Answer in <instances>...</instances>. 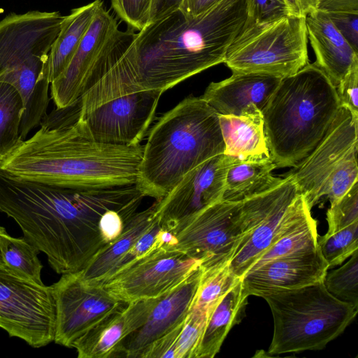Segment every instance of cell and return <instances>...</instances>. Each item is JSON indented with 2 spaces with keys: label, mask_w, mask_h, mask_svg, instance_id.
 Segmentation results:
<instances>
[{
  "label": "cell",
  "mask_w": 358,
  "mask_h": 358,
  "mask_svg": "<svg viewBox=\"0 0 358 358\" xmlns=\"http://www.w3.org/2000/svg\"><path fill=\"white\" fill-rule=\"evenodd\" d=\"M0 249L4 264L21 276L43 285L41 273L43 266L39 252L23 237L14 238L5 232L0 236Z\"/></svg>",
  "instance_id": "cell-30"
},
{
  "label": "cell",
  "mask_w": 358,
  "mask_h": 358,
  "mask_svg": "<svg viewBox=\"0 0 358 358\" xmlns=\"http://www.w3.org/2000/svg\"><path fill=\"white\" fill-rule=\"evenodd\" d=\"M317 237V221L308 210L280 235L250 268L278 257L316 250Z\"/></svg>",
  "instance_id": "cell-29"
},
{
  "label": "cell",
  "mask_w": 358,
  "mask_h": 358,
  "mask_svg": "<svg viewBox=\"0 0 358 358\" xmlns=\"http://www.w3.org/2000/svg\"><path fill=\"white\" fill-rule=\"evenodd\" d=\"M326 14L354 50L358 52V14L347 13Z\"/></svg>",
  "instance_id": "cell-39"
},
{
  "label": "cell",
  "mask_w": 358,
  "mask_h": 358,
  "mask_svg": "<svg viewBox=\"0 0 358 358\" xmlns=\"http://www.w3.org/2000/svg\"><path fill=\"white\" fill-rule=\"evenodd\" d=\"M183 0H157L152 22L179 8Z\"/></svg>",
  "instance_id": "cell-43"
},
{
  "label": "cell",
  "mask_w": 358,
  "mask_h": 358,
  "mask_svg": "<svg viewBox=\"0 0 358 358\" xmlns=\"http://www.w3.org/2000/svg\"><path fill=\"white\" fill-rule=\"evenodd\" d=\"M201 262L157 246L119 270L102 285L124 302L158 298L183 282Z\"/></svg>",
  "instance_id": "cell-13"
},
{
  "label": "cell",
  "mask_w": 358,
  "mask_h": 358,
  "mask_svg": "<svg viewBox=\"0 0 358 358\" xmlns=\"http://www.w3.org/2000/svg\"><path fill=\"white\" fill-rule=\"evenodd\" d=\"M292 15L306 17L317 10L318 0H285Z\"/></svg>",
  "instance_id": "cell-42"
},
{
  "label": "cell",
  "mask_w": 358,
  "mask_h": 358,
  "mask_svg": "<svg viewBox=\"0 0 358 358\" xmlns=\"http://www.w3.org/2000/svg\"><path fill=\"white\" fill-rule=\"evenodd\" d=\"M310 210L288 176L242 201V238L229 262L232 273L241 278L280 235Z\"/></svg>",
  "instance_id": "cell-10"
},
{
  "label": "cell",
  "mask_w": 358,
  "mask_h": 358,
  "mask_svg": "<svg viewBox=\"0 0 358 358\" xmlns=\"http://www.w3.org/2000/svg\"><path fill=\"white\" fill-rule=\"evenodd\" d=\"M56 308L52 287L34 282L0 266V327L31 347L54 341Z\"/></svg>",
  "instance_id": "cell-11"
},
{
  "label": "cell",
  "mask_w": 358,
  "mask_h": 358,
  "mask_svg": "<svg viewBox=\"0 0 358 358\" xmlns=\"http://www.w3.org/2000/svg\"><path fill=\"white\" fill-rule=\"evenodd\" d=\"M357 131L358 115L341 106L324 137L285 174L310 209L324 196L334 203L358 181Z\"/></svg>",
  "instance_id": "cell-8"
},
{
  "label": "cell",
  "mask_w": 358,
  "mask_h": 358,
  "mask_svg": "<svg viewBox=\"0 0 358 358\" xmlns=\"http://www.w3.org/2000/svg\"><path fill=\"white\" fill-rule=\"evenodd\" d=\"M158 298L122 301L73 343L78 357H113L122 341L145 322Z\"/></svg>",
  "instance_id": "cell-20"
},
{
  "label": "cell",
  "mask_w": 358,
  "mask_h": 358,
  "mask_svg": "<svg viewBox=\"0 0 358 358\" xmlns=\"http://www.w3.org/2000/svg\"><path fill=\"white\" fill-rule=\"evenodd\" d=\"M240 280L232 273L229 263L220 267L203 269L192 308L205 313L208 317L215 304Z\"/></svg>",
  "instance_id": "cell-31"
},
{
  "label": "cell",
  "mask_w": 358,
  "mask_h": 358,
  "mask_svg": "<svg viewBox=\"0 0 358 358\" xmlns=\"http://www.w3.org/2000/svg\"><path fill=\"white\" fill-rule=\"evenodd\" d=\"M317 10L325 13L358 14V0H318Z\"/></svg>",
  "instance_id": "cell-40"
},
{
  "label": "cell",
  "mask_w": 358,
  "mask_h": 358,
  "mask_svg": "<svg viewBox=\"0 0 358 358\" xmlns=\"http://www.w3.org/2000/svg\"><path fill=\"white\" fill-rule=\"evenodd\" d=\"M117 28V19L106 10L103 2L68 66L50 83L51 97L57 108L69 107L83 96L91 69Z\"/></svg>",
  "instance_id": "cell-19"
},
{
  "label": "cell",
  "mask_w": 358,
  "mask_h": 358,
  "mask_svg": "<svg viewBox=\"0 0 358 358\" xmlns=\"http://www.w3.org/2000/svg\"><path fill=\"white\" fill-rule=\"evenodd\" d=\"M241 201L221 200L206 208L173 234L168 249L201 262L203 270L228 264L242 238Z\"/></svg>",
  "instance_id": "cell-12"
},
{
  "label": "cell",
  "mask_w": 358,
  "mask_h": 358,
  "mask_svg": "<svg viewBox=\"0 0 358 358\" xmlns=\"http://www.w3.org/2000/svg\"><path fill=\"white\" fill-rule=\"evenodd\" d=\"M280 80L266 74L232 73L210 83L201 97L220 115H239L252 106L262 110Z\"/></svg>",
  "instance_id": "cell-21"
},
{
  "label": "cell",
  "mask_w": 358,
  "mask_h": 358,
  "mask_svg": "<svg viewBox=\"0 0 358 358\" xmlns=\"http://www.w3.org/2000/svg\"><path fill=\"white\" fill-rule=\"evenodd\" d=\"M157 0H111L117 15L128 26L138 31L150 24Z\"/></svg>",
  "instance_id": "cell-36"
},
{
  "label": "cell",
  "mask_w": 358,
  "mask_h": 358,
  "mask_svg": "<svg viewBox=\"0 0 358 358\" xmlns=\"http://www.w3.org/2000/svg\"><path fill=\"white\" fill-rule=\"evenodd\" d=\"M207 315L192 308L187 316L176 345V358H194L201 340Z\"/></svg>",
  "instance_id": "cell-35"
},
{
  "label": "cell",
  "mask_w": 358,
  "mask_h": 358,
  "mask_svg": "<svg viewBox=\"0 0 358 358\" xmlns=\"http://www.w3.org/2000/svg\"><path fill=\"white\" fill-rule=\"evenodd\" d=\"M336 88L341 106L358 115V60L352 64Z\"/></svg>",
  "instance_id": "cell-38"
},
{
  "label": "cell",
  "mask_w": 358,
  "mask_h": 358,
  "mask_svg": "<svg viewBox=\"0 0 358 358\" xmlns=\"http://www.w3.org/2000/svg\"><path fill=\"white\" fill-rule=\"evenodd\" d=\"M52 287L56 308L54 341L67 348L122 302L102 285L85 283L78 272L62 274Z\"/></svg>",
  "instance_id": "cell-16"
},
{
  "label": "cell",
  "mask_w": 358,
  "mask_h": 358,
  "mask_svg": "<svg viewBox=\"0 0 358 358\" xmlns=\"http://www.w3.org/2000/svg\"><path fill=\"white\" fill-rule=\"evenodd\" d=\"M46 114L0 169L22 178L76 188L135 185L143 146L101 143L78 116V106Z\"/></svg>",
  "instance_id": "cell-3"
},
{
  "label": "cell",
  "mask_w": 358,
  "mask_h": 358,
  "mask_svg": "<svg viewBox=\"0 0 358 358\" xmlns=\"http://www.w3.org/2000/svg\"><path fill=\"white\" fill-rule=\"evenodd\" d=\"M24 103L20 92L12 85L0 81V165L20 146Z\"/></svg>",
  "instance_id": "cell-28"
},
{
  "label": "cell",
  "mask_w": 358,
  "mask_h": 358,
  "mask_svg": "<svg viewBox=\"0 0 358 358\" xmlns=\"http://www.w3.org/2000/svg\"><path fill=\"white\" fill-rule=\"evenodd\" d=\"M330 234L358 222V181L339 199L331 203L327 212Z\"/></svg>",
  "instance_id": "cell-34"
},
{
  "label": "cell",
  "mask_w": 358,
  "mask_h": 358,
  "mask_svg": "<svg viewBox=\"0 0 358 358\" xmlns=\"http://www.w3.org/2000/svg\"><path fill=\"white\" fill-rule=\"evenodd\" d=\"M229 162L216 155L186 173L162 198L156 200L155 217L172 234L197 214L222 200Z\"/></svg>",
  "instance_id": "cell-15"
},
{
  "label": "cell",
  "mask_w": 358,
  "mask_h": 358,
  "mask_svg": "<svg viewBox=\"0 0 358 358\" xmlns=\"http://www.w3.org/2000/svg\"><path fill=\"white\" fill-rule=\"evenodd\" d=\"M154 203L136 212L127 222L121 234L101 248L78 273L89 285H102L130 262L134 246L155 221Z\"/></svg>",
  "instance_id": "cell-23"
},
{
  "label": "cell",
  "mask_w": 358,
  "mask_h": 358,
  "mask_svg": "<svg viewBox=\"0 0 358 358\" xmlns=\"http://www.w3.org/2000/svg\"><path fill=\"white\" fill-rule=\"evenodd\" d=\"M102 3V0H94L73 9L69 15L64 17L48 55V77L50 83L68 66Z\"/></svg>",
  "instance_id": "cell-26"
},
{
  "label": "cell",
  "mask_w": 358,
  "mask_h": 358,
  "mask_svg": "<svg viewBox=\"0 0 358 358\" xmlns=\"http://www.w3.org/2000/svg\"><path fill=\"white\" fill-rule=\"evenodd\" d=\"M138 200L134 185L76 188L22 178L0 169V210L23 238L47 255L59 274L81 271L108 244L103 217L130 212Z\"/></svg>",
  "instance_id": "cell-2"
},
{
  "label": "cell",
  "mask_w": 358,
  "mask_h": 358,
  "mask_svg": "<svg viewBox=\"0 0 358 358\" xmlns=\"http://www.w3.org/2000/svg\"><path fill=\"white\" fill-rule=\"evenodd\" d=\"M224 143V155L230 165L237 162H263L272 160L264 120L257 106L239 115H218Z\"/></svg>",
  "instance_id": "cell-22"
},
{
  "label": "cell",
  "mask_w": 358,
  "mask_h": 358,
  "mask_svg": "<svg viewBox=\"0 0 358 358\" xmlns=\"http://www.w3.org/2000/svg\"><path fill=\"white\" fill-rule=\"evenodd\" d=\"M306 17L245 24L230 45L224 63L232 73H261L280 78L308 62Z\"/></svg>",
  "instance_id": "cell-9"
},
{
  "label": "cell",
  "mask_w": 358,
  "mask_h": 358,
  "mask_svg": "<svg viewBox=\"0 0 358 358\" xmlns=\"http://www.w3.org/2000/svg\"><path fill=\"white\" fill-rule=\"evenodd\" d=\"M248 296L240 280L215 304L208 315L194 358H213L219 352L229 331L241 321Z\"/></svg>",
  "instance_id": "cell-25"
},
{
  "label": "cell",
  "mask_w": 358,
  "mask_h": 358,
  "mask_svg": "<svg viewBox=\"0 0 358 358\" xmlns=\"http://www.w3.org/2000/svg\"><path fill=\"white\" fill-rule=\"evenodd\" d=\"M275 168L272 161L231 164L227 171L222 200L240 202L275 186L282 179L273 176Z\"/></svg>",
  "instance_id": "cell-27"
},
{
  "label": "cell",
  "mask_w": 358,
  "mask_h": 358,
  "mask_svg": "<svg viewBox=\"0 0 358 358\" xmlns=\"http://www.w3.org/2000/svg\"><path fill=\"white\" fill-rule=\"evenodd\" d=\"M222 0H183L179 9L187 16H195Z\"/></svg>",
  "instance_id": "cell-41"
},
{
  "label": "cell",
  "mask_w": 358,
  "mask_h": 358,
  "mask_svg": "<svg viewBox=\"0 0 358 358\" xmlns=\"http://www.w3.org/2000/svg\"><path fill=\"white\" fill-rule=\"evenodd\" d=\"M5 232H6V231L5 228H4V227H1V226H0V236H1L2 234L5 233ZM0 266H5L4 262H3V259H2L1 252V249H0Z\"/></svg>",
  "instance_id": "cell-44"
},
{
  "label": "cell",
  "mask_w": 358,
  "mask_h": 358,
  "mask_svg": "<svg viewBox=\"0 0 358 358\" xmlns=\"http://www.w3.org/2000/svg\"><path fill=\"white\" fill-rule=\"evenodd\" d=\"M202 274L200 266L180 285L159 296L145 322L122 341L114 357L140 358L155 341L183 322L192 309Z\"/></svg>",
  "instance_id": "cell-17"
},
{
  "label": "cell",
  "mask_w": 358,
  "mask_h": 358,
  "mask_svg": "<svg viewBox=\"0 0 358 358\" xmlns=\"http://www.w3.org/2000/svg\"><path fill=\"white\" fill-rule=\"evenodd\" d=\"M163 92L145 90L120 95L78 116L97 142L115 145L140 144L154 120Z\"/></svg>",
  "instance_id": "cell-14"
},
{
  "label": "cell",
  "mask_w": 358,
  "mask_h": 358,
  "mask_svg": "<svg viewBox=\"0 0 358 358\" xmlns=\"http://www.w3.org/2000/svg\"><path fill=\"white\" fill-rule=\"evenodd\" d=\"M329 268L317 248L265 262L248 270L241 280L248 296L262 297L323 281Z\"/></svg>",
  "instance_id": "cell-18"
},
{
  "label": "cell",
  "mask_w": 358,
  "mask_h": 358,
  "mask_svg": "<svg viewBox=\"0 0 358 358\" xmlns=\"http://www.w3.org/2000/svg\"><path fill=\"white\" fill-rule=\"evenodd\" d=\"M245 24L264 23L292 15L285 0H245Z\"/></svg>",
  "instance_id": "cell-37"
},
{
  "label": "cell",
  "mask_w": 358,
  "mask_h": 358,
  "mask_svg": "<svg viewBox=\"0 0 358 358\" xmlns=\"http://www.w3.org/2000/svg\"><path fill=\"white\" fill-rule=\"evenodd\" d=\"M341 267L327 273L326 289L337 299L358 308V250Z\"/></svg>",
  "instance_id": "cell-33"
},
{
  "label": "cell",
  "mask_w": 358,
  "mask_h": 358,
  "mask_svg": "<svg viewBox=\"0 0 358 358\" xmlns=\"http://www.w3.org/2000/svg\"><path fill=\"white\" fill-rule=\"evenodd\" d=\"M341 106L336 87L314 63L281 78L262 110L276 168L294 166L327 132Z\"/></svg>",
  "instance_id": "cell-5"
},
{
  "label": "cell",
  "mask_w": 358,
  "mask_h": 358,
  "mask_svg": "<svg viewBox=\"0 0 358 358\" xmlns=\"http://www.w3.org/2000/svg\"><path fill=\"white\" fill-rule=\"evenodd\" d=\"M247 17L245 0H222L187 16L179 8L136 33L87 92L91 106L120 95L166 90L224 63L227 50Z\"/></svg>",
  "instance_id": "cell-1"
},
{
  "label": "cell",
  "mask_w": 358,
  "mask_h": 358,
  "mask_svg": "<svg viewBox=\"0 0 358 358\" xmlns=\"http://www.w3.org/2000/svg\"><path fill=\"white\" fill-rule=\"evenodd\" d=\"M218 113L201 96L185 98L150 130L138 167L136 186L158 200L183 176L222 154Z\"/></svg>",
  "instance_id": "cell-4"
},
{
  "label": "cell",
  "mask_w": 358,
  "mask_h": 358,
  "mask_svg": "<svg viewBox=\"0 0 358 358\" xmlns=\"http://www.w3.org/2000/svg\"><path fill=\"white\" fill-rule=\"evenodd\" d=\"M59 12L10 13L0 21V81L13 85L24 103V141L47 114L48 55L64 19Z\"/></svg>",
  "instance_id": "cell-6"
},
{
  "label": "cell",
  "mask_w": 358,
  "mask_h": 358,
  "mask_svg": "<svg viewBox=\"0 0 358 358\" xmlns=\"http://www.w3.org/2000/svg\"><path fill=\"white\" fill-rule=\"evenodd\" d=\"M262 297L273 320L269 356L324 348L344 331L358 310L329 292L323 281Z\"/></svg>",
  "instance_id": "cell-7"
},
{
  "label": "cell",
  "mask_w": 358,
  "mask_h": 358,
  "mask_svg": "<svg viewBox=\"0 0 358 358\" xmlns=\"http://www.w3.org/2000/svg\"><path fill=\"white\" fill-rule=\"evenodd\" d=\"M317 245L329 268L343 264L358 250V222L334 232L318 236Z\"/></svg>",
  "instance_id": "cell-32"
},
{
  "label": "cell",
  "mask_w": 358,
  "mask_h": 358,
  "mask_svg": "<svg viewBox=\"0 0 358 358\" xmlns=\"http://www.w3.org/2000/svg\"><path fill=\"white\" fill-rule=\"evenodd\" d=\"M307 36L316 57L315 63L336 87L352 64L355 52L327 15L317 10L306 17Z\"/></svg>",
  "instance_id": "cell-24"
}]
</instances>
